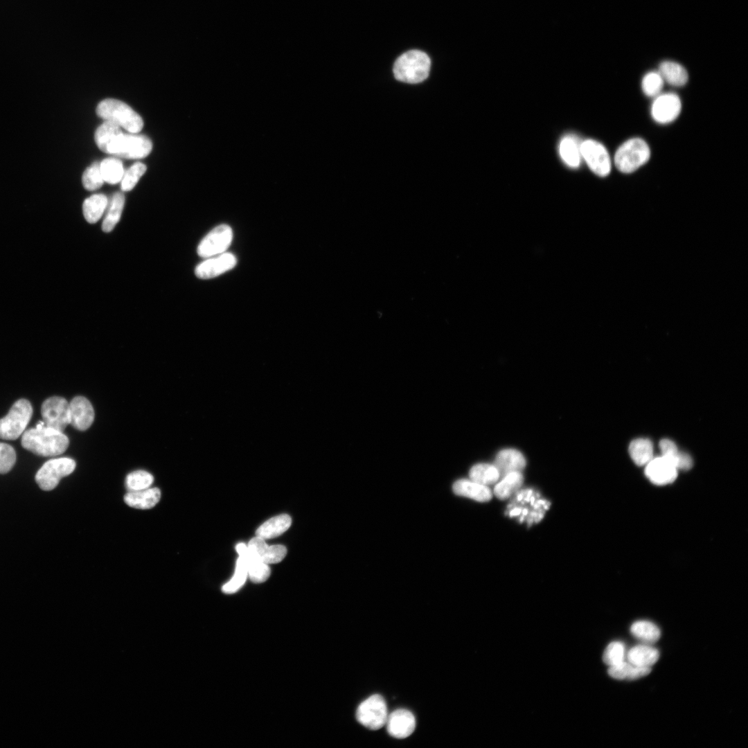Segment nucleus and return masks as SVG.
Instances as JSON below:
<instances>
[{"mask_svg": "<svg viewBox=\"0 0 748 748\" xmlns=\"http://www.w3.org/2000/svg\"><path fill=\"white\" fill-rule=\"evenodd\" d=\"M95 141L103 152L123 159H143L152 149V143L146 136L125 132L117 125L107 121L96 130Z\"/></svg>", "mask_w": 748, "mask_h": 748, "instance_id": "1", "label": "nucleus"}, {"mask_svg": "<svg viewBox=\"0 0 748 748\" xmlns=\"http://www.w3.org/2000/svg\"><path fill=\"white\" fill-rule=\"evenodd\" d=\"M69 444L68 437L62 431L46 426L40 429H28L21 436V445L24 449L42 456L62 454Z\"/></svg>", "mask_w": 748, "mask_h": 748, "instance_id": "2", "label": "nucleus"}, {"mask_svg": "<svg viewBox=\"0 0 748 748\" xmlns=\"http://www.w3.org/2000/svg\"><path fill=\"white\" fill-rule=\"evenodd\" d=\"M96 114L104 121L112 122L130 133L136 134L143 127L141 116L119 100L107 98L102 100L96 107Z\"/></svg>", "mask_w": 748, "mask_h": 748, "instance_id": "3", "label": "nucleus"}, {"mask_svg": "<svg viewBox=\"0 0 748 748\" xmlns=\"http://www.w3.org/2000/svg\"><path fill=\"white\" fill-rule=\"evenodd\" d=\"M431 60L421 51L411 50L401 55L393 65L395 78L407 83H419L429 75Z\"/></svg>", "mask_w": 748, "mask_h": 748, "instance_id": "4", "label": "nucleus"}, {"mask_svg": "<svg viewBox=\"0 0 748 748\" xmlns=\"http://www.w3.org/2000/svg\"><path fill=\"white\" fill-rule=\"evenodd\" d=\"M650 157V150L647 143L642 139L632 138L617 149L614 163L620 172L631 173L648 162Z\"/></svg>", "mask_w": 748, "mask_h": 748, "instance_id": "5", "label": "nucleus"}, {"mask_svg": "<svg viewBox=\"0 0 748 748\" xmlns=\"http://www.w3.org/2000/svg\"><path fill=\"white\" fill-rule=\"evenodd\" d=\"M33 415V407L26 399H19L8 414L0 419V438L15 440L25 431Z\"/></svg>", "mask_w": 748, "mask_h": 748, "instance_id": "6", "label": "nucleus"}, {"mask_svg": "<svg viewBox=\"0 0 748 748\" xmlns=\"http://www.w3.org/2000/svg\"><path fill=\"white\" fill-rule=\"evenodd\" d=\"M74 460L67 457L53 458L43 464L35 474V481L45 491L54 489L62 478L71 474L75 468Z\"/></svg>", "mask_w": 748, "mask_h": 748, "instance_id": "7", "label": "nucleus"}, {"mask_svg": "<svg viewBox=\"0 0 748 748\" xmlns=\"http://www.w3.org/2000/svg\"><path fill=\"white\" fill-rule=\"evenodd\" d=\"M387 706L382 696L374 694L359 704L356 711L357 721L371 730H377L386 722Z\"/></svg>", "mask_w": 748, "mask_h": 748, "instance_id": "8", "label": "nucleus"}, {"mask_svg": "<svg viewBox=\"0 0 748 748\" xmlns=\"http://www.w3.org/2000/svg\"><path fill=\"white\" fill-rule=\"evenodd\" d=\"M232 239L231 228L225 224H220L200 241L197 249V253L204 258L223 253L230 246Z\"/></svg>", "mask_w": 748, "mask_h": 748, "instance_id": "9", "label": "nucleus"}, {"mask_svg": "<svg viewBox=\"0 0 748 748\" xmlns=\"http://www.w3.org/2000/svg\"><path fill=\"white\" fill-rule=\"evenodd\" d=\"M41 413L46 427L62 432L70 424L69 403L64 398H47L42 404Z\"/></svg>", "mask_w": 748, "mask_h": 748, "instance_id": "10", "label": "nucleus"}, {"mask_svg": "<svg viewBox=\"0 0 748 748\" xmlns=\"http://www.w3.org/2000/svg\"><path fill=\"white\" fill-rule=\"evenodd\" d=\"M580 153L594 173L600 177L609 175L611 170V160L603 145L595 140H586L580 144Z\"/></svg>", "mask_w": 748, "mask_h": 748, "instance_id": "11", "label": "nucleus"}, {"mask_svg": "<svg viewBox=\"0 0 748 748\" xmlns=\"http://www.w3.org/2000/svg\"><path fill=\"white\" fill-rule=\"evenodd\" d=\"M682 103L679 97L674 93H660L655 97L651 106L652 118L661 124L675 121L680 114Z\"/></svg>", "mask_w": 748, "mask_h": 748, "instance_id": "12", "label": "nucleus"}, {"mask_svg": "<svg viewBox=\"0 0 748 748\" xmlns=\"http://www.w3.org/2000/svg\"><path fill=\"white\" fill-rule=\"evenodd\" d=\"M236 263L237 259L233 254L224 252L207 258L195 267V274L199 278L210 279L231 270Z\"/></svg>", "mask_w": 748, "mask_h": 748, "instance_id": "13", "label": "nucleus"}, {"mask_svg": "<svg viewBox=\"0 0 748 748\" xmlns=\"http://www.w3.org/2000/svg\"><path fill=\"white\" fill-rule=\"evenodd\" d=\"M677 470L668 459L661 456L653 457L645 465V474L654 484L664 486L676 479Z\"/></svg>", "mask_w": 748, "mask_h": 748, "instance_id": "14", "label": "nucleus"}, {"mask_svg": "<svg viewBox=\"0 0 748 748\" xmlns=\"http://www.w3.org/2000/svg\"><path fill=\"white\" fill-rule=\"evenodd\" d=\"M386 729L390 736L395 738H405L409 736L416 728V719L413 714L407 709H400L388 715Z\"/></svg>", "mask_w": 748, "mask_h": 748, "instance_id": "15", "label": "nucleus"}, {"mask_svg": "<svg viewBox=\"0 0 748 748\" xmlns=\"http://www.w3.org/2000/svg\"><path fill=\"white\" fill-rule=\"evenodd\" d=\"M70 424L76 429L84 431L93 423L94 411L91 402L83 396H76L69 403Z\"/></svg>", "mask_w": 748, "mask_h": 748, "instance_id": "16", "label": "nucleus"}, {"mask_svg": "<svg viewBox=\"0 0 748 748\" xmlns=\"http://www.w3.org/2000/svg\"><path fill=\"white\" fill-rule=\"evenodd\" d=\"M247 547L258 560L267 564L281 562L287 554L285 546L277 544L269 546L265 540L257 536L251 538Z\"/></svg>", "mask_w": 748, "mask_h": 748, "instance_id": "17", "label": "nucleus"}, {"mask_svg": "<svg viewBox=\"0 0 748 748\" xmlns=\"http://www.w3.org/2000/svg\"><path fill=\"white\" fill-rule=\"evenodd\" d=\"M235 550L244 560L248 576L253 582L261 583L268 579L271 574L269 567L253 556L247 545L239 543L236 545Z\"/></svg>", "mask_w": 748, "mask_h": 748, "instance_id": "18", "label": "nucleus"}, {"mask_svg": "<svg viewBox=\"0 0 748 748\" xmlns=\"http://www.w3.org/2000/svg\"><path fill=\"white\" fill-rule=\"evenodd\" d=\"M495 465L500 477H503L508 473L522 470L526 466V460L519 451L515 449H505L497 454Z\"/></svg>", "mask_w": 748, "mask_h": 748, "instance_id": "19", "label": "nucleus"}, {"mask_svg": "<svg viewBox=\"0 0 748 748\" xmlns=\"http://www.w3.org/2000/svg\"><path fill=\"white\" fill-rule=\"evenodd\" d=\"M454 494L472 499L479 502L488 501L492 499V492L486 486L472 480L459 479L452 486Z\"/></svg>", "mask_w": 748, "mask_h": 748, "instance_id": "20", "label": "nucleus"}, {"mask_svg": "<svg viewBox=\"0 0 748 748\" xmlns=\"http://www.w3.org/2000/svg\"><path fill=\"white\" fill-rule=\"evenodd\" d=\"M161 499L158 488H148L138 491H127L124 496L125 504L132 508L146 510L156 506Z\"/></svg>", "mask_w": 748, "mask_h": 748, "instance_id": "21", "label": "nucleus"}, {"mask_svg": "<svg viewBox=\"0 0 748 748\" xmlns=\"http://www.w3.org/2000/svg\"><path fill=\"white\" fill-rule=\"evenodd\" d=\"M292 519L290 515L283 514L268 519L260 525L256 531L257 537L263 540L278 537L285 532L291 526Z\"/></svg>", "mask_w": 748, "mask_h": 748, "instance_id": "22", "label": "nucleus"}, {"mask_svg": "<svg viewBox=\"0 0 748 748\" xmlns=\"http://www.w3.org/2000/svg\"><path fill=\"white\" fill-rule=\"evenodd\" d=\"M109 200L104 194H94L87 197L83 202V215L87 222H97L107 209Z\"/></svg>", "mask_w": 748, "mask_h": 748, "instance_id": "23", "label": "nucleus"}, {"mask_svg": "<svg viewBox=\"0 0 748 748\" xmlns=\"http://www.w3.org/2000/svg\"><path fill=\"white\" fill-rule=\"evenodd\" d=\"M125 204V196L122 193H115L108 202L107 212L102 224L105 233L112 231L119 222Z\"/></svg>", "mask_w": 748, "mask_h": 748, "instance_id": "24", "label": "nucleus"}, {"mask_svg": "<svg viewBox=\"0 0 748 748\" xmlns=\"http://www.w3.org/2000/svg\"><path fill=\"white\" fill-rule=\"evenodd\" d=\"M659 651L648 644L632 647L627 654L629 663L633 666H651L659 659Z\"/></svg>", "mask_w": 748, "mask_h": 748, "instance_id": "25", "label": "nucleus"}, {"mask_svg": "<svg viewBox=\"0 0 748 748\" xmlns=\"http://www.w3.org/2000/svg\"><path fill=\"white\" fill-rule=\"evenodd\" d=\"M664 81L675 87L684 85L688 78L686 70L681 64L673 61L662 62L659 68Z\"/></svg>", "mask_w": 748, "mask_h": 748, "instance_id": "26", "label": "nucleus"}, {"mask_svg": "<svg viewBox=\"0 0 748 748\" xmlns=\"http://www.w3.org/2000/svg\"><path fill=\"white\" fill-rule=\"evenodd\" d=\"M559 152L562 161L571 168H577L581 161L580 144L571 136L564 137L559 145Z\"/></svg>", "mask_w": 748, "mask_h": 748, "instance_id": "27", "label": "nucleus"}, {"mask_svg": "<svg viewBox=\"0 0 748 748\" xmlns=\"http://www.w3.org/2000/svg\"><path fill=\"white\" fill-rule=\"evenodd\" d=\"M629 453L635 464L645 465L654 457L652 443L647 438L635 439L630 444Z\"/></svg>", "mask_w": 748, "mask_h": 748, "instance_id": "28", "label": "nucleus"}, {"mask_svg": "<svg viewBox=\"0 0 748 748\" xmlns=\"http://www.w3.org/2000/svg\"><path fill=\"white\" fill-rule=\"evenodd\" d=\"M469 477L470 480L487 486L496 483L500 474L495 465L479 463L471 467Z\"/></svg>", "mask_w": 748, "mask_h": 748, "instance_id": "29", "label": "nucleus"}, {"mask_svg": "<svg viewBox=\"0 0 748 748\" xmlns=\"http://www.w3.org/2000/svg\"><path fill=\"white\" fill-rule=\"evenodd\" d=\"M524 477L520 472L508 473L495 486L494 494L499 499H506L522 485Z\"/></svg>", "mask_w": 748, "mask_h": 748, "instance_id": "30", "label": "nucleus"}, {"mask_svg": "<svg viewBox=\"0 0 748 748\" xmlns=\"http://www.w3.org/2000/svg\"><path fill=\"white\" fill-rule=\"evenodd\" d=\"M100 170L104 181L110 184L120 182L125 172L122 161L116 157L103 159Z\"/></svg>", "mask_w": 748, "mask_h": 748, "instance_id": "31", "label": "nucleus"}, {"mask_svg": "<svg viewBox=\"0 0 748 748\" xmlns=\"http://www.w3.org/2000/svg\"><path fill=\"white\" fill-rule=\"evenodd\" d=\"M630 631L634 636L645 643H654L660 637V630L650 621H636L631 625Z\"/></svg>", "mask_w": 748, "mask_h": 748, "instance_id": "32", "label": "nucleus"}, {"mask_svg": "<svg viewBox=\"0 0 748 748\" xmlns=\"http://www.w3.org/2000/svg\"><path fill=\"white\" fill-rule=\"evenodd\" d=\"M248 576L247 569L243 558L239 555L236 561L235 571L232 578L224 584L222 589L225 594L238 591L245 583Z\"/></svg>", "mask_w": 748, "mask_h": 748, "instance_id": "33", "label": "nucleus"}, {"mask_svg": "<svg viewBox=\"0 0 748 748\" xmlns=\"http://www.w3.org/2000/svg\"><path fill=\"white\" fill-rule=\"evenodd\" d=\"M154 481L153 476L144 470H136L127 474L125 487L128 491H138L148 488Z\"/></svg>", "mask_w": 748, "mask_h": 748, "instance_id": "34", "label": "nucleus"}, {"mask_svg": "<svg viewBox=\"0 0 748 748\" xmlns=\"http://www.w3.org/2000/svg\"><path fill=\"white\" fill-rule=\"evenodd\" d=\"M146 166L141 162L134 163L129 169L124 172L121 181V187L123 191L132 190L142 175L145 172Z\"/></svg>", "mask_w": 748, "mask_h": 748, "instance_id": "35", "label": "nucleus"}, {"mask_svg": "<svg viewBox=\"0 0 748 748\" xmlns=\"http://www.w3.org/2000/svg\"><path fill=\"white\" fill-rule=\"evenodd\" d=\"M664 80L659 71H650L643 78L641 87L643 93L649 97L660 94L664 87Z\"/></svg>", "mask_w": 748, "mask_h": 748, "instance_id": "36", "label": "nucleus"}, {"mask_svg": "<svg viewBox=\"0 0 748 748\" xmlns=\"http://www.w3.org/2000/svg\"><path fill=\"white\" fill-rule=\"evenodd\" d=\"M82 181L84 188L91 191L102 186L104 180L100 170V163L94 162L84 170Z\"/></svg>", "mask_w": 748, "mask_h": 748, "instance_id": "37", "label": "nucleus"}, {"mask_svg": "<svg viewBox=\"0 0 748 748\" xmlns=\"http://www.w3.org/2000/svg\"><path fill=\"white\" fill-rule=\"evenodd\" d=\"M625 645L621 641L610 643L604 651L603 661L610 666L624 661Z\"/></svg>", "mask_w": 748, "mask_h": 748, "instance_id": "38", "label": "nucleus"}, {"mask_svg": "<svg viewBox=\"0 0 748 748\" xmlns=\"http://www.w3.org/2000/svg\"><path fill=\"white\" fill-rule=\"evenodd\" d=\"M16 462V453L12 446L0 443V474L8 472Z\"/></svg>", "mask_w": 748, "mask_h": 748, "instance_id": "39", "label": "nucleus"}, {"mask_svg": "<svg viewBox=\"0 0 748 748\" xmlns=\"http://www.w3.org/2000/svg\"><path fill=\"white\" fill-rule=\"evenodd\" d=\"M661 456L668 459L675 467L679 452L676 445L669 439H662L659 443ZM677 468V467H676Z\"/></svg>", "mask_w": 748, "mask_h": 748, "instance_id": "40", "label": "nucleus"}, {"mask_svg": "<svg viewBox=\"0 0 748 748\" xmlns=\"http://www.w3.org/2000/svg\"><path fill=\"white\" fill-rule=\"evenodd\" d=\"M632 666L633 665H632L630 663L623 661L616 664L610 666L609 668L608 669V673L614 679H626Z\"/></svg>", "mask_w": 748, "mask_h": 748, "instance_id": "41", "label": "nucleus"}, {"mask_svg": "<svg viewBox=\"0 0 748 748\" xmlns=\"http://www.w3.org/2000/svg\"><path fill=\"white\" fill-rule=\"evenodd\" d=\"M650 672V666H633L626 679H636L648 675Z\"/></svg>", "mask_w": 748, "mask_h": 748, "instance_id": "42", "label": "nucleus"}]
</instances>
